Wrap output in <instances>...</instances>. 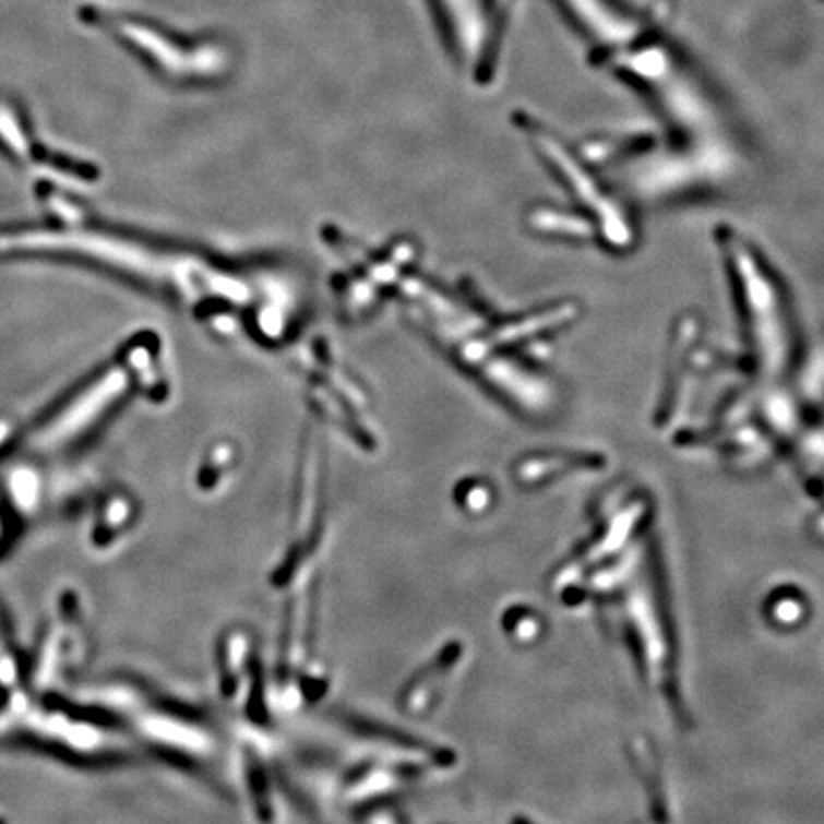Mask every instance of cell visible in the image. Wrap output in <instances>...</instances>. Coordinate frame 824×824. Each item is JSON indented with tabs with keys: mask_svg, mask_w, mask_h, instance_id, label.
<instances>
[{
	"mask_svg": "<svg viewBox=\"0 0 824 824\" xmlns=\"http://www.w3.org/2000/svg\"><path fill=\"white\" fill-rule=\"evenodd\" d=\"M0 144L4 145V150L23 165L45 167L58 175L76 178V180L94 178V170H92L94 167L65 159L61 155H53L43 147H35L33 140H29L27 132L23 130L20 117L7 104H0Z\"/></svg>",
	"mask_w": 824,
	"mask_h": 824,
	"instance_id": "obj_2",
	"label": "cell"
},
{
	"mask_svg": "<svg viewBox=\"0 0 824 824\" xmlns=\"http://www.w3.org/2000/svg\"><path fill=\"white\" fill-rule=\"evenodd\" d=\"M124 387H127L124 372L119 369L107 372L106 377L96 380L94 386L86 387L83 394L69 403L63 413L53 416L52 422L48 423V428L40 431L38 435L40 445H56L61 439L71 438L79 431H83L86 423L98 418L101 410L109 407L124 392Z\"/></svg>",
	"mask_w": 824,
	"mask_h": 824,
	"instance_id": "obj_1",
	"label": "cell"
}]
</instances>
